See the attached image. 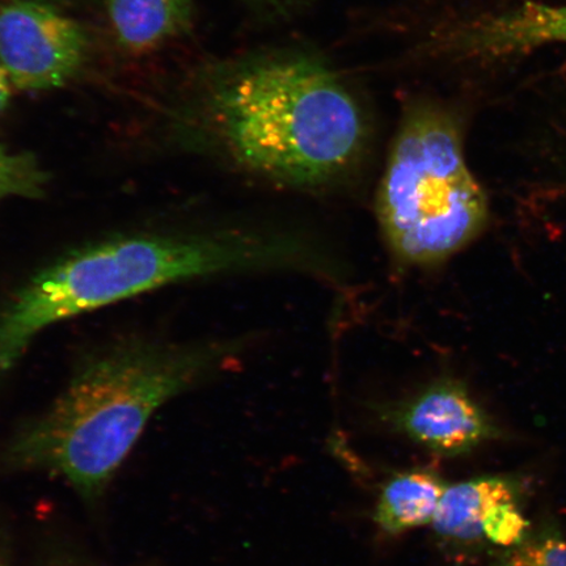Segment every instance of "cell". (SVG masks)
Here are the masks:
<instances>
[{
	"instance_id": "obj_1",
	"label": "cell",
	"mask_w": 566,
	"mask_h": 566,
	"mask_svg": "<svg viewBox=\"0 0 566 566\" xmlns=\"http://www.w3.org/2000/svg\"><path fill=\"white\" fill-rule=\"evenodd\" d=\"M228 346L133 344L92 360L51 407L13 431L0 449V472L49 473L97 504L153 416L222 365Z\"/></svg>"
},
{
	"instance_id": "obj_2",
	"label": "cell",
	"mask_w": 566,
	"mask_h": 566,
	"mask_svg": "<svg viewBox=\"0 0 566 566\" xmlns=\"http://www.w3.org/2000/svg\"><path fill=\"white\" fill-rule=\"evenodd\" d=\"M211 115L233 160L283 187L328 186L365 146L356 98L327 67L298 56L240 67L219 84Z\"/></svg>"
},
{
	"instance_id": "obj_3",
	"label": "cell",
	"mask_w": 566,
	"mask_h": 566,
	"mask_svg": "<svg viewBox=\"0 0 566 566\" xmlns=\"http://www.w3.org/2000/svg\"><path fill=\"white\" fill-rule=\"evenodd\" d=\"M302 253L293 239L243 233L133 237L88 247L35 275L0 316V371L11 369L40 332L69 317L176 282L292 265Z\"/></svg>"
},
{
	"instance_id": "obj_4",
	"label": "cell",
	"mask_w": 566,
	"mask_h": 566,
	"mask_svg": "<svg viewBox=\"0 0 566 566\" xmlns=\"http://www.w3.org/2000/svg\"><path fill=\"white\" fill-rule=\"evenodd\" d=\"M381 235L401 265L443 263L483 230L488 202L451 119L420 112L402 125L377 196Z\"/></svg>"
},
{
	"instance_id": "obj_5",
	"label": "cell",
	"mask_w": 566,
	"mask_h": 566,
	"mask_svg": "<svg viewBox=\"0 0 566 566\" xmlns=\"http://www.w3.org/2000/svg\"><path fill=\"white\" fill-rule=\"evenodd\" d=\"M87 53V38L75 20L35 0L0 4V65L12 87L54 90L73 80Z\"/></svg>"
},
{
	"instance_id": "obj_6",
	"label": "cell",
	"mask_w": 566,
	"mask_h": 566,
	"mask_svg": "<svg viewBox=\"0 0 566 566\" xmlns=\"http://www.w3.org/2000/svg\"><path fill=\"white\" fill-rule=\"evenodd\" d=\"M389 430L431 454H470L499 436L491 417L462 381L441 378L405 400L374 409Z\"/></svg>"
},
{
	"instance_id": "obj_7",
	"label": "cell",
	"mask_w": 566,
	"mask_h": 566,
	"mask_svg": "<svg viewBox=\"0 0 566 566\" xmlns=\"http://www.w3.org/2000/svg\"><path fill=\"white\" fill-rule=\"evenodd\" d=\"M518 481L506 476H481L446 486L430 527L449 554L473 555L486 546L484 521L501 501L521 499Z\"/></svg>"
},
{
	"instance_id": "obj_8",
	"label": "cell",
	"mask_w": 566,
	"mask_h": 566,
	"mask_svg": "<svg viewBox=\"0 0 566 566\" xmlns=\"http://www.w3.org/2000/svg\"><path fill=\"white\" fill-rule=\"evenodd\" d=\"M446 486L440 473L429 469L391 473L380 485L375 501V525L389 536L430 526Z\"/></svg>"
},
{
	"instance_id": "obj_9",
	"label": "cell",
	"mask_w": 566,
	"mask_h": 566,
	"mask_svg": "<svg viewBox=\"0 0 566 566\" xmlns=\"http://www.w3.org/2000/svg\"><path fill=\"white\" fill-rule=\"evenodd\" d=\"M478 51L506 55L527 49L566 42V6L527 2L513 11L484 21L469 40Z\"/></svg>"
},
{
	"instance_id": "obj_10",
	"label": "cell",
	"mask_w": 566,
	"mask_h": 566,
	"mask_svg": "<svg viewBox=\"0 0 566 566\" xmlns=\"http://www.w3.org/2000/svg\"><path fill=\"white\" fill-rule=\"evenodd\" d=\"M113 32L127 52L145 54L186 31L192 0H106Z\"/></svg>"
},
{
	"instance_id": "obj_11",
	"label": "cell",
	"mask_w": 566,
	"mask_h": 566,
	"mask_svg": "<svg viewBox=\"0 0 566 566\" xmlns=\"http://www.w3.org/2000/svg\"><path fill=\"white\" fill-rule=\"evenodd\" d=\"M492 566H566V537L555 526L530 531L525 541L502 552Z\"/></svg>"
},
{
	"instance_id": "obj_12",
	"label": "cell",
	"mask_w": 566,
	"mask_h": 566,
	"mask_svg": "<svg viewBox=\"0 0 566 566\" xmlns=\"http://www.w3.org/2000/svg\"><path fill=\"white\" fill-rule=\"evenodd\" d=\"M45 175L30 154H11L0 146V200L10 196L39 197Z\"/></svg>"
},
{
	"instance_id": "obj_13",
	"label": "cell",
	"mask_w": 566,
	"mask_h": 566,
	"mask_svg": "<svg viewBox=\"0 0 566 566\" xmlns=\"http://www.w3.org/2000/svg\"><path fill=\"white\" fill-rule=\"evenodd\" d=\"M530 525L521 509V499H511L495 504L484 521L486 546L509 549L525 541Z\"/></svg>"
},
{
	"instance_id": "obj_14",
	"label": "cell",
	"mask_w": 566,
	"mask_h": 566,
	"mask_svg": "<svg viewBox=\"0 0 566 566\" xmlns=\"http://www.w3.org/2000/svg\"><path fill=\"white\" fill-rule=\"evenodd\" d=\"M12 84L6 70L0 65V112H2L7 104H9L11 96Z\"/></svg>"
},
{
	"instance_id": "obj_15",
	"label": "cell",
	"mask_w": 566,
	"mask_h": 566,
	"mask_svg": "<svg viewBox=\"0 0 566 566\" xmlns=\"http://www.w3.org/2000/svg\"><path fill=\"white\" fill-rule=\"evenodd\" d=\"M0 566H12L9 537L0 530Z\"/></svg>"
},
{
	"instance_id": "obj_16",
	"label": "cell",
	"mask_w": 566,
	"mask_h": 566,
	"mask_svg": "<svg viewBox=\"0 0 566 566\" xmlns=\"http://www.w3.org/2000/svg\"><path fill=\"white\" fill-rule=\"evenodd\" d=\"M46 566H90V565H80V564H52V565H46Z\"/></svg>"
}]
</instances>
